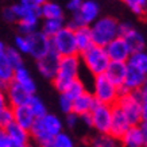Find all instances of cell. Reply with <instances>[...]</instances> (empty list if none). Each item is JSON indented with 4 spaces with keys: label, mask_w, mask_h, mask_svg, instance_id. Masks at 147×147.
<instances>
[{
    "label": "cell",
    "mask_w": 147,
    "mask_h": 147,
    "mask_svg": "<svg viewBox=\"0 0 147 147\" xmlns=\"http://www.w3.org/2000/svg\"><path fill=\"white\" fill-rule=\"evenodd\" d=\"M63 131V121L54 113H46V115L36 117L34 124L30 128V138L36 146H43L47 142Z\"/></svg>",
    "instance_id": "obj_1"
},
{
    "label": "cell",
    "mask_w": 147,
    "mask_h": 147,
    "mask_svg": "<svg viewBox=\"0 0 147 147\" xmlns=\"http://www.w3.org/2000/svg\"><path fill=\"white\" fill-rule=\"evenodd\" d=\"M80 70H81L80 54L61 57L59 58V63H58L57 73H55L54 78L51 80L54 88L59 93H62L71 81H74L76 78L80 77Z\"/></svg>",
    "instance_id": "obj_2"
},
{
    "label": "cell",
    "mask_w": 147,
    "mask_h": 147,
    "mask_svg": "<svg viewBox=\"0 0 147 147\" xmlns=\"http://www.w3.org/2000/svg\"><path fill=\"white\" fill-rule=\"evenodd\" d=\"M94 45L105 46L119 36V22L112 16H98L89 26Z\"/></svg>",
    "instance_id": "obj_3"
},
{
    "label": "cell",
    "mask_w": 147,
    "mask_h": 147,
    "mask_svg": "<svg viewBox=\"0 0 147 147\" xmlns=\"http://www.w3.org/2000/svg\"><path fill=\"white\" fill-rule=\"evenodd\" d=\"M80 58L81 63H84L85 69L89 71L92 76L104 74L109 62H111V59H109L107 51H105V47L94 45V43L89 49L80 53Z\"/></svg>",
    "instance_id": "obj_4"
},
{
    "label": "cell",
    "mask_w": 147,
    "mask_h": 147,
    "mask_svg": "<svg viewBox=\"0 0 147 147\" xmlns=\"http://www.w3.org/2000/svg\"><path fill=\"white\" fill-rule=\"evenodd\" d=\"M116 105L125 113L131 125H138L142 121V98L138 92H124L120 93Z\"/></svg>",
    "instance_id": "obj_5"
},
{
    "label": "cell",
    "mask_w": 147,
    "mask_h": 147,
    "mask_svg": "<svg viewBox=\"0 0 147 147\" xmlns=\"http://www.w3.org/2000/svg\"><path fill=\"white\" fill-rule=\"evenodd\" d=\"M94 98L97 102L115 105L117 98L120 96V90L112 81L108 80L105 74L93 76V90H92Z\"/></svg>",
    "instance_id": "obj_6"
},
{
    "label": "cell",
    "mask_w": 147,
    "mask_h": 147,
    "mask_svg": "<svg viewBox=\"0 0 147 147\" xmlns=\"http://www.w3.org/2000/svg\"><path fill=\"white\" fill-rule=\"evenodd\" d=\"M50 40H51V49L59 57L78 54L76 39H74V30L69 26H63L55 35L50 38Z\"/></svg>",
    "instance_id": "obj_7"
},
{
    "label": "cell",
    "mask_w": 147,
    "mask_h": 147,
    "mask_svg": "<svg viewBox=\"0 0 147 147\" xmlns=\"http://www.w3.org/2000/svg\"><path fill=\"white\" fill-rule=\"evenodd\" d=\"M100 16V5L96 0H84L77 12L71 13V18L66 26L76 30L78 27L90 26Z\"/></svg>",
    "instance_id": "obj_8"
},
{
    "label": "cell",
    "mask_w": 147,
    "mask_h": 147,
    "mask_svg": "<svg viewBox=\"0 0 147 147\" xmlns=\"http://www.w3.org/2000/svg\"><path fill=\"white\" fill-rule=\"evenodd\" d=\"M92 116V128L97 134H109L112 120V105L96 102L93 109L90 111Z\"/></svg>",
    "instance_id": "obj_9"
},
{
    "label": "cell",
    "mask_w": 147,
    "mask_h": 147,
    "mask_svg": "<svg viewBox=\"0 0 147 147\" xmlns=\"http://www.w3.org/2000/svg\"><path fill=\"white\" fill-rule=\"evenodd\" d=\"M27 38H28V43H30L28 55H31L35 59L43 57L46 53H49L51 50V40L45 32H42L40 30H36L32 34H28Z\"/></svg>",
    "instance_id": "obj_10"
},
{
    "label": "cell",
    "mask_w": 147,
    "mask_h": 147,
    "mask_svg": "<svg viewBox=\"0 0 147 147\" xmlns=\"http://www.w3.org/2000/svg\"><path fill=\"white\" fill-rule=\"evenodd\" d=\"M119 35L123 36L125 39V42L128 43L129 49H131L132 53L134 51L144 50V47H146V40H144L143 35L131 23H128V22L119 23Z\"/></svg>",
    "instance_id": "obj_11"
},
{
    "label": "cell",
    "mask_w": 147,
    "mask_h": 147,
    "mask_svg": "<svg viewBox=\"0 0 147 147\" xmlns=\"http://www.w3.org/2000/svg\"><path fill=\"white\" fill-rule=\"evenodd\" d=\"M146 77H147L146 73H143L142 70H139L138 67L127 63L124 82L119 88L120 93H124V92H138L143 86V84H144Z\"/></svg>",
    "instance_id": "obj_12"
},
{
    "label": "cell",
    "mask_w": 147,
    "mask_h": 147,
    "mask_svg": "<svg viewBox=\"0 0 147 147\" xmlns=\"http://www.w3.org/2000/svg\"><path fill=\"white\" fill-rule=\"evenodd\" d=\"M105 51H107L109 59L111 61H116V62H127L129 55L132 54L128 43L120 35L116 36L115 39H112L105 46Z\"/></svg>",
    "instance_id": "obj_13"
},
{
    "label": "cell",
    "mask_w": 147,
    "mask_h": 147,
    "mask_svg": "<svg viewBox=\"0 0 147 147\" xmlns=\"http://www.w3.org/2000/svg\"><path fill=\"white\" fill-rule=\"evenodd\" d=\"M59 55H58L53 49L49 53H46L43 57L36 59V69L39 71L42 77H45L46 80H53L58 69V63H59Z\"/></svg>",
    "instance_id": "obj_14"
},
{
    "label": "cell",
    "mask_w": 147,
    "mask_h": 147,
    "mask_svg": "<svg viewBox=\"0 0 147 147\" xmlns=\"http://www.w3.org/2000/svg\"><path fill=\"white\" fill-rule=\"evenodd\" d=\"M5 88V93H7V100H8V105L11 107H19V105H26L31 93L27 92L23 86H20L19 84H16L15 81H11L9 84H7L4 86Z\"/></svg>",
    "instance_id": "obj_15"
},
{
    "label": "cell",
    "mask_w": 147,
    "mask_h": 147,
    "mask_svg": "<svg viewBox=\"0 0 147 147\" xmlns=\"http://www.w3.org/2000/svg\"><path fill=\"white\" fill-rule=\"evenodd\" d=\"M131 127V123L127 119V116L117 105H112V120H111V129L109 134L116 136V138H121V135Z\"/></svg>",
    "instance_id": "obj_16"
},
{
    "label": "cell",
    "mask_w": 147,
    "mask_h": 147,
    "mask_svg": "<svg viewBox=\"0 0 147 147\" xmlns=\"http://www.w3.org/2000/svg\"><path fill=\"white\" fill-rule=\"evenodd\" d=\"M146 136L138 125H131L120 138L121 147H143L146 142Z\"/></svg>",
    "instance_id": "obj_17"
},
{
    "label": "cell",
    "mask_w": 147,
    "mask_h": 147,
    "mask_svg": "<svg viewBox=\"0 0 147 147\" xmlns=\"http://www.w3.org/2000/svg\"><path fill=\"white\" fill-rule=\"evenodd\" d=\"M96 102H97V100L94 98L93 93L86 90V92H84L82 94H80L77 98L73 100V111L71 112L77 113L78 116L89 113L96 105Z\"/></svg>",
    "instance_id": "obj_18"
},
{
    "label": "cell",
    "mask_w": 147,
    "mask_h": 147,
    "mask_svg": "<svg viewBox=\"0 0 147 147\" xmlns=\"http://www.w3.org/2000/svg\"><path fill=\"white\" fill-rule=\"evenodd\" d=\"M39 19H40V15L36 11H31L27 15H24L22 19H19L16 22L18 23L19 34L28 35V34H32L34 31H36L38 27H39Z\"/></svg>",
    "instance_id": "obj_19"
},
{
    "label": "cell",
    "mask_w": 147,
    "mask_h": 147,
    "mask_svg": "<svg viewBox=\"0 0 147 147\" xmlns=\"http://www.w3.org/2000/svg\"><path fill=\"white\" fill-rule=\"evenodd\" d=\"M125 70H127V62L111 61L104 74H105V76L108 77V80L112 81L117 88H120L121 85H123V82H124Z\"/></svg>",
    "instance_id": "obj_20"
},
{
    "label": "cell",
    "mask_w": 147,
    "mask_h": 147,
    "mask_svg": "<svg viewBox=\"0 0 147 147\" xmlns=\"http://www.w3.org/2000/svg\"><path fill=\"white\" fill-rule=\"evenodd\" d=\"M13 81H15L16 84H19L20 86H23L27 92H30L31 94H34L36 92L35 80L32 78L31 73L28 71V69H27L24 65L15 69V73H13Z\"/></svg>",
    "instance_id": "obj_21"
},
{
    "label": "cell",
    "mask_w": 147,
    "mask_h": 147,
    "mask_svg": "<svg viewBox=\"0 0 147 147\" xmlns=\"http://www.w3.org/2000/svg\"><path fill=\"white\" fill-rule=\"evenodd\" d=\"M35 116L31 112V109L28 108V105H19V107H13V120L15 123H18L19 125H22L23 128H26L30 131L31 125L35 121Z\"/></svg>",
    "instance_id": "obj_22"
},
{
    "label": "cell",
    "mask_w": 147,
    "mask_h": 147,
    "mask_svg": "<svg viewBox=\"0 0 147 147\" xmlns=\"http://www.w3.org/2000/svg\"><path fill=\"white\" fill-rule=\"evenodd\" d=\"M63 8L54 0H45L39 8V15L42 19H62Z\"/></svg>",
    "instance_id": "obj_23"
},
{
    "label": "cell",
    "mask_w": 147,
    "mask_h": 147,
    "mask_svg": "<svg viewBox=\"0 0 147 147\" xmlns=\"http://www.w3.org/2000/svg\"><path fill=\"white\" fill-rule=\"evenodd\" d=\"M74 39H76V45L78 49V54L82 53L84 50L89 49L93 45V39H92V34H90L89 26L78 27L74 30Z\"/></svg>",
    "instance_id": "obj_24"
},
{
    "label": "cell",
    "mask_w": 147,
    "mask_h": 147,
    "mask_svg": "<svg viewBox=\"0 0 147 147\" xmlns=\"http://www.w3.org/2000/svg\"><path fill=\"white\" fill-rule=\"evenodd\" d=\"M5 132L8 135L9 138L12 140H16V142H20V143H24V144H28L31 138H30V131L26 128H23L22 125H19L18 123H11V124L7 127Z\"/></svg>",
    "instance_id": "obj_25"
},
{
    "label": "cell",
    "mask_w": 147,
    "mask_h": 147,
    "mask_svg": "<svg viewBox=\"0 0 147 147\" xmlns=\"http://www.w3.org/2000/svg\"><path fill=\"white\" fill-rule=\"evenodd\" d=\"M92 147H121L120 139L111 134H97L90 139Z\"/></svg>",
    "instance_id": "obj_26"
},
{
    "label": "cell",
    "mask_w": 147,
    "mask_h": 147,
    "mask_svg": "<svg viewBox=\"0 0 147 147\" xmlns=\"http://www.w3.org/2000/svg\"><path fill=\"white\" fill-rule=\"evenodd\" d=\"M65 26V20L62 19H43L40 31L45 32L46 35L51 38L53 35H55L62 27Z\"/></svg>",
    "instance_id": "obj_27"
},
{
    "label": "cell",
    "mask_w": 147,
    "mask_h": 147,
    "mask_svg": "<svg viewBox=\"0 0 147 147\" xmlns=\"http://www.w3.org/2000/svg\"><path fill=\"white\" fill-rule=\"evenodd\" d=\"M13 73H15V67L11 66L7 58H0V85L5 86L7 84H9L13 80Z\"/></svg>",
    "instance_id": "obj_28"
},
{
    "label": "cell",
    "mask_w": 147,
    "mask_h": 147,
    "mask_svg": "<svg viewBox=\"0 0 147 147\" xmlns=\"http://www.w3.org/2000/svg\"><path fill=\"white\" fill-rule=\"evenodd\" d=\"M40 147H76V143L73 140L70 135L67 132H59L58 135H55L50 142H47L46 144Z\"/></svg>",
    "instance_id": "obj_29"
},
{
    "label": "cell",
    "mask_w": 147,
    "mask_h": 147,
    "mask_svg": "<svg viewBox=\"0 0 147 147\" xmlns=\"http://www.w3.org/2000/svg\"><path fill=\"white\" fill-rule=\"evenodd\" d=\"M127 63L132 65V66L138 67L139 70L147 74V51L146 50H140V51H134L129 55Z\"/></svg>",
    "instance_id": "obj_30"
},
{
    "label": "cell",
    "mask_w": 147,
    "mask_h": 147,
    "mask_svg": "<svg viewBox=\"0 0 147 147\" xmlns=\"http://www.w3.org/2000/svg\"><path fill=\"white\" fill-rule=\"evenodd\" d=\"M84 92H86V86H85V84L82 82V80L78 77V78H76L74 81H71L70 84L67 85V88L63 90L62 93L66 94L67 97L71 98V100H74V98H77L80 94L84 93Z\"/></svg>",
    "instance_id": "obj_31"
},
{
    "label": "cell",
    "mask_w": 147,
    "mask_h": 147,
    "mask_svg": "<svg viewBox=\"0 0 147 147\" xmlns=\"http://www.w3.org/2000/svg\"><path fill=\"white\" fill-rule=\"evenodd\" d=\"M27 105L31 109V112L34 113L35 117H40V116H43L47 113V108H46L45 102L42 101L35 93L31 94V97H30L28 102H27Z\"/></svg>",
    "instance_id": "obj_32"
},
{
    "label": "cell",
    "mask_w": 147,
    "mask_h": 147,
    "mask_svg": "<svg viewBox=\"0 0 147 147\" xmlns=\"http://www.w3.org/2000/svg\"><path fill=\"white\" fill-rule=\"evenodd\" d=\"M5 58L7 61L11 63V66H13L15 69L16 67H20L24 65V59H23V54L16 50L15 47H7V51H5Z\"/></svg>",
    "instance_id": "obj_33"
},
{
    "label": "cell",
    "mask_w": 147,
    "mask_h": 147,
    "mask_svg": "<svg viewBox=\"0 0 147 147\" xmlns=\"http://www.w3.org/2000/svg\"><path fill=\"white\" fill-rule=\"evenodd\" d=\"M135 15L143 16L147 11V0H121Z\"/></svg>",
    "instance_id": "obj_34"
},
{
    "label": "cell",
    "mask_w": 147,
    "mask_h": 147,
    "mask_svg": "<svg viewBox=\"0 0 147 147\" xmlns=\"http://www.w3.org/2000/svg\"><path fill=\"white\" fill-rule=\"evenodd\" d=\"M13 108L11 105H5L0 109V128H7L11 123H13Z\"/></svg>",
    "instance_id": "obj_35"
},
{
    "label": "cell",
    "mask_w": 147,
    "mask_h": 147,
    "mask_svg": "<svg viewBox=\"0 0 147 147\" xmlns=\"http://www.w3.org/2000/svg\"><path fill=\"white\" fill-rule=\"evenodd\" d=\"M13 47H15L16 50H19L23 55L30 53V43H28V38H27V35L19 34V35L15 36V39H13Z\"/></svg>",
    "instance_id": "obj_36"
},
{
    "label": "cell",
    "mask_w": 147,
    "mask_h": 147,
    "mask_svg": "<svg viewBox=\"0 0 147 147\" xmlns=\"http://www.w3.org/2000/svg\"><path fill=\"white\" fill-rule=\"evenodd\" d=\"M58 104H59V108H61V111L66 115V113H70L73 111V100L69 98L66 94L61 93L59 96V100H58Z\"/></svg>",
    "instance_id": "obj_37"
},
{
    "label": "cell",
    "mask_w": 147,
    "mask_h": 147,
    "mask_svg": "<svg viewBox=\"0 0 147 147\" xmlns=\"http://www.w3.org/2000/svg\"><path fill=\"white\" fill-rule=\"evenodd\" d=\"M139 94H140L142 104H143V108H142V120H146L147 121V77H146V81H144L143 86L139 89Z\"/></svg>",
    "instance_id": "obj_38"
},
{
    "label": "cell",
    "mask_w": 147,
    "mask_h": 147,
    "mask_svg": "<svg viewBox=\"0 0 147 147\" xmlns=\"http://www.w3.org/2000/svg\"><path fill=\"white\" fill-rule=\"evenodd\" d=\"M80 116L74 113V112H70V113H66V117H65V124H66L67 128L74 129L80 123Z\"/></svg>",
    "instance_id": "obj_39"
},
{
    "label": "cell",
    "mask_w": 147,
    "mask_h": 147,
    "mask_svg": "<svg viewBox=\"0 0 147 147\" xmlns=\"http://www.w3.org/2000/svg\"><path fill=\"white\" fill-rule=\"evenodd\" d=\"M43 1H45V0H19V3L22 5H24L26 8L36 11V12H39V8Z\"/></svg>",
    "instance_id": "obj_40"
},
{
    "label": "cell",
    "mask_w": 147,
    "mask_h": 147,
    "mask_svg": "<svg viewBox=\"0 0 147 147\" xmlns=\"http://www.w3.org/2000/svg\"><path fill=\"white\" fill-rule=\"evenodd\" d=\"M3 19H4L5 22H8V23H16L18 22L16 15H15V12H13V9H12L11 5L7 7V8H4V11H3Z\"/></svg>",
    "instance_id": "obj_41"
},
{
    "label": "cell",
    "mask_w": 147,
    "mask_h": 147,
    "mask_svg": "<svg viewBox=\"0 0 147 147\" xmlns=\"http://www.w3.org/2000/svg\"><path fill=\"white\" fill-rule=\"evenodd\" d=\"M82 1H84V0H67L66 1V9L71 13L77 12V11L80 9V7L82 5Z\"/></svg>",
    "instance_id": "obj_42"
},
{
    "label": "cell",
    "mask_w": 147,
    "mask_h": 147,
    "mask_svg": "<svg viewBox=\"0 0 147 147\" xmlns=\"http://www.w3.org/2000/svg\"><path fill=\"white\" fill-rule=\"evenodd\" d=\"M8 105V100H7V93H5V88L3 85H0V109Z\"/></svg>",
    "instance_id": "obj_43"
},
{
    "label": "cell",
    "mask_w": 147,
    "mask_h": 147,
    "mask_svg": "<svg viewBox=\"0 0 147 147\" xmlns=\"http://www.w3.org/2000/svg\"><path fill=\"white\" fill-rule=\"evenodd\" d=\"M9 142V136L7 135L4 128H0V147H7Z\"/></svg>",
    "instance_id": "obj_44"
},
{
    "label": "cell",
    "mask_w": 147,
    "mask_h": 147,
    "mask_svg": "<svg viewBox=\"0 0 147 147\" xmlns=\"http://www.w3.org/2000/svg\"><path fill=\"white\" fill-rule=\"evenodd\" d=\"M80 120L82 121V124H85L86 127L92 128V116H90V112L89 113H85V115H81Z\"/></svg>",
    "instance_id": "obj_45"
},
{
    "label": "cell",
    "mask_w": 147,
    "mask_h": 147,
    "mask_svg": "<svg viewBox=\"0 0 147 147\" xmlns=\"http://www.w3.org/2000/svg\"><path fill=\"white\" fill-rule=\"evenodd\" d=\"M30 144V143H28ZM28 144H24V143H20V142H16V140H12L9 138V142H8V146L7 147H27Z\"/></svg>",
    "instance_id": "obj_46"
},
{
    "label": "cell",
    "mask_w": 147,
    "mask_h": 147,
    "mask_svg": "<svg viewBox=\"0 0 147 147\" xmlns=\"http://www.w3.org/2000/svg\"><path fill=\"white\" fill-rule=\"evenodd\" d=\"M139 127H140V129L143 131L144 136L147 138V121H146V120H142L140 123H139Z\"/></svg>",
    "instance_id": "obj_47"
},
{
    "label": "cell",
    "mask_w": 147,
    "mask_h": 147,
    "mask_svg": "<svg viewBox=\"0 0 147 147\" xmlns=\"http://www.w3.org/2000/svg\"><path fill=\"white\" fill-rule=\"evenodd\" d=\"M5 51H7V46L4 45V42H1V40H0V58L4 57Z\"/></svg>",
    "instance_id": "obj_48"
},
{
    "label": "cell",
    "mask_w": 147,
    "mask_h": 147,
    "mask_svg": "<svg viewBox=\"0 0 147 147\" xmlns=\"http://www.w3.org/2000/svg\"><path fill=\"white\" fill-rule=\"evenodd\" d=\"M27 147H39V146H36V144H31V143H30V144H28Z\"/></svg>",
    "instance_id": "obj_49"
},
{
    "label": "cell",
    "mask_w": 147,
    "mask_h": 147,
    "mask_svg": "<svg viewBox=\"0 0 147 147\" xmlns=\"http://www.w3.org/2000/svg\"><path fill=\"white\" fill-rule=\"evenodd\" d=\"M143 147H147V139H146V142H144V146Z\"/></svg>",
    "instance_id": "obj_50"
}]
</instances>
